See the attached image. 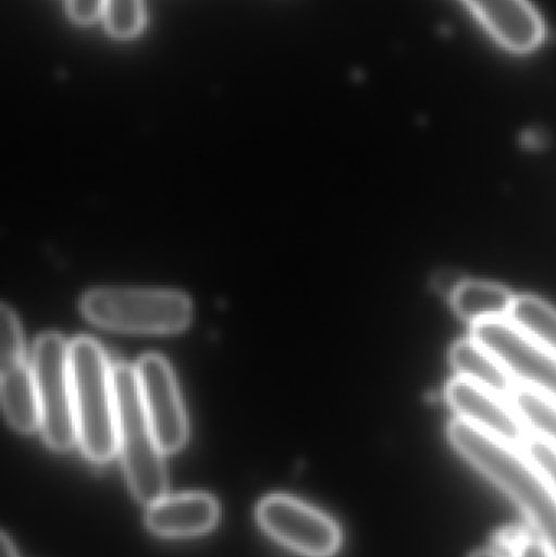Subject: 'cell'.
<instances>
[{
	"mask_svg": "<svg viewBox=\"0 0 556 557\" xmlns=\"http://www.w3.org/2000/svg\"><path fill=\"white\" fill-rule=\"evenodd\" d=\"M104 26L116 39H131L139 35L146 20L143 0H103Z\"/></svg>",
	"mask_w": 556,
	"mask_h": 557,
	"instance_id": "cell-17",
	"label": "cell"
},
{
	"mask_svg": "<svg viewBox=\"0 0 556 557\" xmlns=\"http://www.w3.org/2000/svg\"><path fill=\"white\" fill-rule=\"evenodd\" d=\"M512 409L524 428L556 447V399L531 388L512 392Z\"/></svg>",
	"mask_w": 556,
	"mask_h": 557,
	"instance_id": "cell-16",
	"label": "cell"
},
{
	"mask_svg": "<svg viewBox=\"0 0 556 557\" xmlns=\"http://www.w3.org/2000/svg\"><path fill=\"white\" fill-rule=\"evenodd\" d=\"M512 301L515 295L508 288L483 281H464L450 297L454 311L472 326L485 321L506 320Z\"/></svg>",
	"mask_w": 556,
	"mask_h": 557,
	"instance_id": "cell-14",
	"label": "cell"
},
{
	"mask_svg": "<svg viewBox=\"0 0 556 557\" xmlns=\"http://www.w3.org/2000/svg\"><path fill=\"white\" fill-rule=\"evenodd\" d=\"M118 408V445L124 473L134 497L140 504L156 503L166 496L163 451L153 434L144 408L136 367H113Z\"/></svg>",
	"mask_w": 556,
	"mask_h": 557,
	"instance_id": "cell-3",
	"label": "cell"
},
{
	"mask_svg": "<svg viewBox=\"0 0 556 557\" xmlns=\"http://www.w3.org/2000/svg\"><path fill=\"white\" fill-rule=\"evenodd\" d=\"M449 357L460 379L469 380L498 396L512 393L511 375L506 372L498 359L473 337L457 341L450 349Z\"/></svg>",
	"mask_w": 556,
	"mask_h": 557,
	"instance_id": "cell-13",
	"label": "cell"
},
{
	"mask_svg": "<svg viewBox=\"0 0 556 557\" xmlns=\"http://www.w3.org/2000/svg\"><path fill=\"white\" fill-rule=\"evenodd\" d=\"M469 557H505L493 552V549H480V552L472 553Z\"/></svg>",
	"mask_w": 556,
	"mask_h": 557,
	"instance_id": "cell-25",
	"label": "cell"
},
{
	"mask_svg": "<svg viewBox=\"0 0 556 557\" xmlns=\"http://www.w3.org/2000/svg\"><path fill=\"white\" fill-rule=\"evenodd\" d=\"M0 357L2 360L25 357L22 326L15 311L7 304L2 305V311H0Z\"/></svg>",
	"mask_w": 556,
	"mask_h": 557,
	"instance_id": "cell-18",
	"label": "cell"
},
{
	"mask_svg": "<svg viewBox=\"0 0 556 557\" xmlns=\"http://www.w3.org/2000/svg\"><path fill=\"white\" fill-rule=\"evenodd\" d=\"M450 278H454L453 274L450 273H441L437 274L436 278H434V285H436V290L440 292V294L446 295V297H453L454 292L459 288V285L462 284V282H459V284H453L450 282Z\"/></svg>",
	"mask_w": 556,
	"mask_h": 557,
	"instance_id": "cell-22",
	"label": "cell"
},
{
	"mask_svg": "<svg viewBox=\"0 0 556 557\" xmlns=\"http://www.w3.org/2000/svg\"><path fill=\"white\" fill-rule=\"evenodd\" d=\"M526 458L556 493V447L542 438H532L526 444Z\"/></svg>",
	"mask_w": 556,
	"mask_h": 557,
	"instance_id": "cell-19",
	"label": "cell"
},
{
	"mask_svg": "<svg viewBox=\"0 0 556 557\" xmlns=\"http://www.w3.org/2000/svg\"><path fill=\"white\" fill-rule=\"evenodd\" d=\"M490 35L511 52L528 54L544 41L545 26L529 0H464Z\"/></svg>",
	"mask_w": 556,
	"mask_h": 557,
	"instance_id": "cell-10",
	"label": "cell"
},
{
	"mask_svg": "<svg viewBox=\"0 0 556 557\" xmlns=\"http://www.w3.org/2000/svg\"><path fill=\"white\" fill-rule=\"evenodd\" d=\"M33 373L41 409V431L49 447L64 451L78 442L71 376V344L42 334L33 350Z\"/></svg>",
	"mask_w": 556,
	"mask_h": 557,
	"instance_id": "cell-5",
	"label": "cell"
},
{
	"mask_svg": "<svg viewBox=\"0 0 556 557\" xmlns=\"http://www.w3.org/2000/svg\"><path fill=\"white\" fill-rule=\"evenodd\" d=\"M71 376L78 444L95 463H104L120 450L113 367L91 337L71 343Z\"/></svg>",
	"mask_w": 556,
	"mask_h": 557,
	"instance_id": "cell-2",
	"label": "cell"
},
{
	"mask_svg": "<svg viewBox=\"0 0 556 557\" xmlns=\"http://www.w3.org/2000/svg\"><path fill=\"white\" fill-rule=\"evenodd\" d=\"M444 396L460 421L512 447L526 441L524 424L502 396L460 376L447 383Z\"/></svg>",
	"mask_w": 556,
	"mask_h": 557,
	"instance_id": "cell-9",
	"label": "cell"
},
{
	"mask_svg": "<svg viewBox=\"0 0 556 557\" xmlns=\"http://www.w3.org/2000/svg\"><path fill=\"white\" fill-rule=\"evenodd\" d=\"M472 337L498 359L511 379L556 399V354L535 343L508 318L473 324Z\"/></svg>",
	"mask_w": 556,
	"mask_h": 557,
	"instance_id": "cell-7",
	"label": "cell"
},
{
	"mask_svg": "<svg viewBox=\"0 0 556 557\" xmlns=\"http://www.w3.org/2000/svg\"><path fill=\"white\" fill-rule=\"evenodd\" d=\"M219 520V504L202 493L163 496L150 504L146 523L150 532L166 539L205 535Z\"/></svg>",
	"mask_w": 556,
	"mask_h": 557,
	"instance_id": "cell-11",
	"label": "cell"
},
{
	"mask_svg": "<svg viewBox=\"0 0 556 557\" xmlns=\"http://www.w3.org/2000/svg\"><path fill=\"white\" fill-rule=\"evenodd\" d=\"M82 313L107 330L166 334L186 327L191 301L169 290L97 288L82 298Z\"/></svg>",
	"mask_w": 556,
	"mask_h": 557,
	"instance_id": "cell-4",
	"label": "cell"
},
{
	"mask_svg": "<svg viewBox=\"0 0 556 557\" xmlns=\"http://www.w3.org/2000/svg\"><path fill=\"white\" fill-rule=\"evenodd\" d=\"M257 517L268 535L299 555L330 557L342 545L338 525L294 497L280 494L267 497L258 506Z\"/></svg>",
	"mask_w": 556,
	"mask_h": 557,
	"instance_id": "cell-6",
	"label": "cell"
},
{
	"mask_svg": "<svg viewBox=\"0 0 556 557\" xmlns=\"http://www.w3.org/2000/svg\"><path fill=\"white\" fill-rule=\"evenodd\" d=\"M531 542V536L524 530L505 529L496 533L492 549L505 557H519Z\"/></svg>",
	"mask_w": 556,
	"mask_h": 557,
	"instance_id": "cell-20",
	"label": "cell"
},
{
	"mask_svg": "<svg viewBox=\"0 0 556 557\" xmlns=\"http://www.w3.org/2000/svg\"><path fill=\"white\" fill-rule=\"evenodd\" d=\"M519 557H554L551 555L547 548H545L544 543L535 542L532 540L528 546H526L524 552L521 553Z\"/></svg>",
	"mask_w": 556,
	"mask_h": 557,
	"instance_id": "cell-23",
	"label": "cell"
},
{
	"mask_svg": "<svg viewBox=\"0 0 556 557\" xmlns=\"http://www.w3.org/2000/svg\"><path fill=\"white\" fill-rule=\"evenodd\" d=\"M453 447L518 504L539 533L551 555L556 557V493L547 481L512 445L498 441L460 419L447 428Z\"/></svg>",
	"mask_w": 556,
	"mask_h": 557,
	"instance_id": "cell-1",
	"label": "cell"
},
{
	"mask_svg": "<svg viewBox=\"0 0 556 557\" xmlns=\"http://www.w3.org/2000/svg\"><path fill=\"white\" fill-rule=\"evenodd\" d=\"M147 418L163 454H175L188 438V422L172 367L163 357L150 354L136 366Z\"/></svg>",
	"mask_w": 556,
	"mask_h": 557,
	"instance_id": "cell-8",
	"label": "cell"
},
{
	"mask_svg": "<svg viewBox=\"0 0 556 557\" xmlns=\"http://www.w3.org/2000/svg\"><path fill=\"white\" fill-rule=\"evenodd\" d=\"M103 9V0H67L71 18L78 25L95 22Z\"/></svg>",
	"mask_w": 556,
	"mask_h": 557,
	"instance_id": "cell-21",
	"label": "cell"
},
{
	"mask_svg": "<svg viewBox=\"0 0 556 557\" xmlns=\"http://www.w3.org/2000/svg\"><path fill=\"white\" fill-rule=\"evenodd\" d=\"M0 557H18L16 555L15 546H13L12 540L9 539L5 532L2 533V542H0Z\"/></svg>",
	"mask_w": 556,
	"mask_h": 557,
	"instance_id": "cell-24",
	"label": "cell"
},
{
	"mask_svg": "<svg viewBox=\"0 0 556 557\" xmlns=\"http://www.w3.org/2000/svg\"><path fill=\"white\" fill-rule=\"evenodd\" d=\"M508 320L535 343L556 354V310L532 295L515 297Z\"/></svg>",
	"mask_w": 556,
	"mask_h": 557,
	"instance_id": "cell-15",
	"label": "cell"
},
{
	"mask_svg": "<svg viewBox=\"0 0 556 557\" xmlns=\"http://www.w3.org/2000/svg\"><path fill=\"white\" fill-rule=\"evenodd\" d=\"M2 405L7 421L23 434L41 428L38 388L25 357L2 360Z\"/></svg>",
	"mask_w": 556,
	"mask_h": 557,
	"instance_id": "cell-12",
	"label": "cell"
}]
</instances>
